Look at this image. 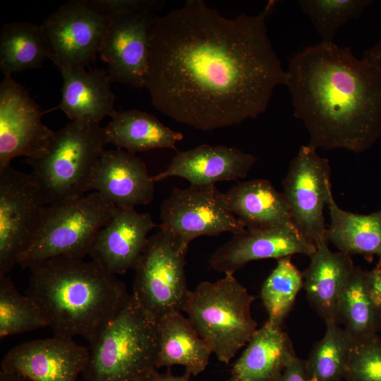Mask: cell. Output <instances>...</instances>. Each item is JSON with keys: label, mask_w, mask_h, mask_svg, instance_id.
I'll return each mask as SVG.
<instances>
[{"label": "cell", "mask_w": 381, "mask_h": 381, "mask_svg": "<svg viewBox=\"0 0 381 381\" xmlns=\"http://www.w3.org/2000/svg\"><path fill=\"white\" fill-rule=\"evenodd\" d=\"M325 322V334L314 344L306 368L311 381H342L353 341L335 320Z\"/></svg>", "instance_id": "obj_29"}, {"label": "cell", "mask_w": 381, "mask_h": 381, "mask_svg": "<svg viewBox=\"0 0 381 381\" xmlns=\"http://www.w3.org/2000/svg\"><path fill=\"white\" fill-rule=\"evenodd\" d=\"M85 381H140L157 370V322L133 294L89 342Z\"/></svg>", "instance_id": "obj_4"}, {"label": "cell", "mask_w": 381, "mask_h": 381, "mask_svg": "<svg viewBox=\"0 0 381 381\" xmlns=\"http://www.w3.org/2000/svg\"><path fill=\"white\" fill-rule=\"evenodd\" d=\"M155 16L152 11L109 16L99 54L108 65L107 71L111 83L145 87L151 27Z\"/></svg>", "instance_id": "obj_14"}, {"label": "cell", "mask_w": 381, "mask_h": 381, "mask_svg": "<svg viewBox=\"0 0 381 381\" xmlns=\"http://www.w3.org/2000/svg\"><path fill=\"white\" fill-rule=\"evenodd\" d=\"M256 158L224 145H200L177 151L166 169L152 176L155 183L171 177L187 180L190 186L215 185L219 181L246 178Z\"/></svg>", "instance_id": "obj_19"}, {"label": "cell", "mask_w": 381, "mask_h": 381, "mask_svg": "<svg viewBox=\"0 0 381 381\" xmlns=\"http://www.w3.org/2000/svg\"><path fill=\"white\" fill-rule=\"evenodd\" d=\"M335 321L343 326L353 342L381 332V315L369 294L365 270L359 266L355 265L340 294Z\"/></svg>", "instance_id": "obj_27"}, {"label": "cell", "mask_w": 381, "mask_h": 381, "mask_svg": "<svg viewBox=\"0 0 381 381\" xmlns=\"http://www.w3.org/2000/svg\"><path fill=\"white\" fill-rule=\"evenodd\" d=\"M25 294L46 315L54 335L89 342L126 306V285L93 260L52 258L29 268Z\"/></svg>", "instance_id": "obj_3"}, {"label": "cell", "mask_w": 381, "mask_h": 381, "mask_svg": "<svg viewBox=\"0 0 381 381\" xmlns=\"http://www.w3.org/2000/svg\"><path fill=\"white\" fill-rule=\"evenodd\" d=\"M303 274L291 257L277 260V265L266 278L260 290V298L270 322L282 326L303 288Z\"/></svg>", "instance_id": "obj_31"}, {"label": "cell", "mask_w": 381, "mask_h": 381, "mask_svg": "<svg viewBox=\"0 0 381 381\" xmlns=\"http://www.w3.org/2000/svg\"><path fill=\"white\" fill-rule=\"evenodd\" d=\"M322 42L332 43L338 30L351 20L359 18L371 0H298Z\"/></svg>", "instance_id": "obj_32"}, {"label": "cell", "mask_w": 381, "mask_h": 381, "mask_svg": "<svg viewBox=\"0 0 381 381\" xmlns=\"http://www.w3.org/2000/svg\"><path fill=\"white\" fill-rule=\"evenodd\" d=\"M274 5L227 18L202 0H188L155 16L145 85L153 106L201 131L264 113L286 80L266 26Z\"/></svg>", "instance_id": "obj_1"}, {"label": "cell", "mask_w": 381, "mask_h": 381, "mask_svg": "<svg viewBox=\"0 0 381 381\" xmlns=\"http://www.w3.org/2000/svg\"><path fill=\"white\" fill-rule=\"evenodd\" d=\"M109 17L91 1L62 4L42 23L49 59L58 68H85L99 53Z\"/></svg>", "instance_id": "obj_11"}, {"label": "cell", "mask_w": 381, "mask_h": 381, "mask_svg": "<svg viewBox=\"0 0 381 381\" xmlns=\"http://www.w3.org/2000/svg\"><path fill=\"white\" fill-rule=\"evenodd\" d=\"M365 282L369 294L381 315V258L371 270H365Z\"/></svg>", "instance_id": "obj_35"}, {"label": "cell", "mask_w": 381, "mask_h": 381, "mask_svg": "<svg viewBox=\"0 0 381 381\" xmlns=\"http://www.w3.org/2000/svg\"><path fill=\"white\" fill-rule=\"evenodd\" d=\"M49 327L44 312L35 301L21 294L11 277L0 275V338Z\"/></svg>", "instance_id": "obj_30"}, {"label": "cell", "mask_w": 381, "mask_h": 381, "mask_svg": "<svg viewBox=\"0 0 381 381\" xmlns=\"http://www.w3.org/2000/svg\"><path fill=\"white\" fill-rule=\"evenodd\" d=\"M88 356V347L54 335L13 346L4 355L1 370L32 381H76Z\"/></svg>", "instance_id": "obj_15"}, {"label": "cell", "mask_w": 381, "mask_h": 381, "mask_svg": "<svg viewBox=\"0 0 381 381\" xmlns=\"http://www.w3.org/2000/svg\"><path fill=\"white\" fill-rule=\"evenodd\" d=\"M63 78L59 108L73 121L98 123L115 111V95L107 71L61 68Z\"/></svg>", "instance_id": "obj_20"}, {"label": "cell", "mask_w": 381, "mask_h": 381, "mask_svg": "<svg viewBox=\"0 0 381 381\" xmlns=\"http://www.w3.org/2000/svg\"><path fill=\"white\" fill-rule=\"evenodd\" d=\"M310 263L302 272L303 288L314 310L325 320H335L340 294L355 267L351 255L332 252L327 241L315 246Z\"/></svg>", "instance_id": "obj_21"}, {"label": "cell", "mask_w": 381, "mask_h": 381, "mask_svg": "<svg viewBox=\"0 0 381 381\" xmlns=\"http://www.w3.org/2000/svg\"><path fill=\"white\" fill-rule=\"evenodd\" d=\"M327 207L330 224L326 230V239L339 251L349 255H363L372 261L381 258V210L369 214L346 211L336 203L333 195Z\"/></svg>", "instance_id": "obj_26"}, {"label": "cell", "mask_w": 381, "mask_h": 381, "mask_svg": "<svg viewBox=\"0 0 381 381\" xmlns=\"http://www.w3.org/2000/svg\"><path fill=\"white\" fill-rule=\"evenodd\" d=\"M315 246L309 243L293 223L248 229L231 238L211 255L209 263L214 270L234 274L251 261L280 259L295 254L310 256Z\"/></svg>", "instance_id": "obj_16"}, {"label": "cell", "mask_w": 381, "mask_h": 381, "mask_svg": "<svg viewBox=\"0 0 381 381\" xmlns=\"http://www.w3.org/2000/svg\"><path fill=\"white\" fill-rule=\"evenodd\" d=\"M228 381H241L236 377H231Z\"/></svg>", "instance_id": "obj_40"}, {"label": "cell", "mask_w": 381, "mask_h": 381, "mask_svg": "<svg viewBox=\"0 0 381 381\" xmlns=\"http://www.w3.org/2000/svg\"><path fill=\"white\" fill-rule=\"evenodd\" d=\"M246 345L231 369L232 377L241 381H274L297 356L282 326L267 320Z\"/></svg>", "instance_id": "obj_22"}, {"label": "cell", "mask_w": 381, "mask_h": 381, "mask_svg": "<svg viewBox=\"0 0 381 381\" xmlns=\"http://www.w3.org/2000/svg\"><path fill=\"white\" fill-rule=\"evenodd\" d=\"M48 205L31 173L0 169V275L18 265L37 231Z\"/></svg>", "instance_id": "obj_9"}, {"label": "cell", "mask_w": 381, "mask_h": 381, "mask_svg": "<svg viewBox=\"0 0 381 381\" xmlns=\"http://www.w3.org/2000/svg\"><path fill=\"white\" fill-rule=\"evenodd\" d=\"M190 377L186 373L182 375H175L170 370L160 373L157 370L140 381H190Z\"/></svg>", "instance_id": "obj_38"}, {"label": "cell", "mask_w": 381, "mask_h": 381, "mask_svg": "<svg viewBox=\"0 0 381 381\" xmlns=\"http://www.w3.org/2000/svg\"><path fill=\"white\" fill-rule=\"evenodd\" d=\"M117 210L97 192L48 205L37 231L19 257L18 265L29 269L56 257L83 259L89 255L98 231Z\"/></svg>", "instance_id": "obj_7"}, {"label": "cell", "mask_w": 381, "mask_h": 381, "mask_svg": "<svg viewBox=\"0 0 381 381\" xmlns=\"http://www.w3.org/2000/svg\"><path fill=\"white\" fill-rule=\"evenodd\" d=\"M224 194L229 210L248 229L292 223L284 194L267 179L238 183Z\"/></svg>", "instance_id": "obj_23"}, {"label": "cell", "mask_w": 381, "mask_h": 381, "mask_svg": "<svg viewBox=\"0 0 381 381\" xmlns=\"http://www.w3.org/2000/svg\"><path fill=\"white\" fill-rule=\"evenodd\" d=\"M188 246L160 229L147 238L133 270L132 294L157 323L183 311L190 291L185 270Z\"/></svg>", "instance_id": "obj_8"}, {"label": "cell", "mask_w": 381, "mask_h": 381, "mask_svg": "<svg viewBox=\"0 0 381 381\" xmlns=\"http://www.w3.org/2000/svg\"><path fill=\"white\" fill-rule=\"evenodd\" d=\"M274 381H311L305 361L296 356L282 370Z\"/></svg>", "instance_id": "obj_36"}, {"label": "cell", "mask_w": 381, "mask_h": 381, "mask_svg": "<svg viewBox=\"0 0 381 381\" xmlns=\"http://www.w3.org/2000/svg\"><path fill=\"white\" fill-rule=\"evenodd\" d=\"M346 381H381V337L353 342L346 365Z\"/></svg>", "instance_id": "obj_33"}, {"label": "cell", "mask_w": 381, "mask_h": 381, "mask_svg": "<svg viewBox=\"0 0 381 381\" xmlns=\"http://www.w3.org/2000/svg\"><path fill=\"white\" fill-rule=\"evenodd\" d=\"M91 3L108 16L140 11H155L162 4L155 0H92Z\"/></svg>", "instance_id": "obj_34"}, {"label": "cell", "mask_w": 381, "mask_h": 381, "mask_svg": "<svg viewBox=\"0 0 381 381\" xmlns=\"http://www.w3.org/2000/svg\"><path fill=\"white\" fill-rule=\"evenodd\" d=\"M160 219L161 229L188 245L200 236L236 234L246 229L215 185L173 189L161 205Z\"/></svg>", "instance_id": "obj_12"}, {"label": "cell", "mask_w": 381, "mask_h": 381, "mask_svg": "<svg viewBox=\"0 0 381 381\" xmlns=\"http://www.w3.org/2000/svg\"><path fill=\"white\" fill-rule=\"evenodd\" d=\"M157 327V368L182 365L190 375L205 370L212 352L187 317L174 313L160 320Z\"/></svg>", "instance_id": "obj_24"}, {"label": "cell", "mask_w": 381, "mask_h": 381, "mask_svg": "<svg viewBox=\"0 0 381 381\" xmlns=\"http://www.w3.org/2000/svg\"><path fill=\"white\" fill-rule=\"evenodd\" d=\"M254 300L234 274H225L190 290L183 311L212 353L227 364L257 330L251 314Z\"/></svg>", "instance_id": "obj_5"}, {"label": "cell", "mask_w": 381, "mask_h": 381, "mask_svg": "<svg viewBox=\"0 0 381 381\" xmlns=\"http://www.w3.org/2000/svg\"><path fill=\"white\" fill-rule=\"evenodd\" d=\"M155 182L145 162L124 150H104L92 173L88 191L99 193L118 208L147 205L155 197Z\"/></svg>", "instance_id": "obj_17"}, {"label": "cell", "mask_w": 381, "mask_h": 381, "mask_svg": "<svg viewBox=\"0 0 381 381\" xmlns=\"http://www.w3.org/2000/svg\"><path fill=\"white\" fill-rule=\"evenodd\" d=\"M49 49L41 25L13 22L0 32V70L4 76L42 66Z\"/></svg>", "instance_id": "obj_28"}, {"label": "cell", "mask_w": 381, "mask_h": 381, "mask_svg": "<svg viewBox=\"0 0 381 381\" xmlns=\"http://www.w3.org/2000/svg\"><path fill=\"white\" fill-rule=\"evenodd\" d=\"M316 150L309 144L301 146L282 181L292 223L315 246L327 241L324 210L332 195L329 160Z\"/></svg>", "instance_id": "obj_10"}, {"label": "cell", "mask_w": 381, "mask_h": 381, "mask_svg": "<svg viewBox=\"0 0 381 381\" xmlns=\"http://www.w3.org/2000/svg\"><path fill=\"white\" fill-rule=\"evenodd\" d=\"M108 144L104 127L71 121L55 131L47 152L26 159L48 205L85 195L93 169Z\"/></svg>", "instance_id": "obj_6"}, {"label": "cell", "mask_w": 381, "mask_h": 381, "mask_svg": "<svg viewBox=\"0 0 381 381\" xmlns=\"http://www.w3.org/2000/svg\"><path fill=\"white\" fill-rule=\"evenodd\" d=\"M285 85L294 116L316 150L361 153L381 135V72L351 47L320 42L289 61Z\"/></svg>", "instance_id": "obj_2"}, {"label": "cell", "mask_w": 381, "mask_h": 381, "mask_svg": "<svg viewBox=\"0 0 381 381\" xmlns=\"http://www.w3.org/2000/svg\"><path fill=\"white\" fill-rule=\"evenodd\" d=\"M157 226L149 213L118 208L95 236L88 255L110 273L125 274L134 270L148 234Z\"/></svg>", "instance_id": "obj_18"}, {"label": "cell", "mask_w": 381, "mask_h": 381, "mask_svg": "<svg viewBox=\"0 0 381 381\" xmlns=\"http://www.w3.org/2000/svg\"><path fill=\"white\" fill-rule=\"evenodd\" d=\"M0 381H32L28 378L22 377L20 375L7 373L5 371H0Z\"/></svg>", "instance_id": "obj_39"}, {"label": "cell", "mask_w": 381, "mask_h": 381, "mask_svg": "<svg viewBox=\"0 0 381 381\" xmlns=\"http://www.w3.org/2000/svg\"><path fill=\"white\" fill-rule=\"evenodd\" d=\"M42 112L12 76L0 83V169L13 159H38L48 150L54 132L42 121Z\"/></svg>", "instance_id": "obj_13"}, {"label": "cell", "mask_w": 381, "mask_h": 381, "mask_svg": "<svg viewBox=\"0 0 381 381\" xmlns=\"http://www.w3.org/2000/svg\"><path fill=\"white\" fill-rule=\"evenodd\" d=\"M104 127L108 144L133 153L154 149H174L183 135L164 126L154 116L136 109L114 111Z\"/></svg>", "instance_id": "obj_25"}, {"label": "cell", "mask_w": 381, "mask_h": 381, "mask_svg": "<svg viewBox=\"0 0 381 381\" xmlns=\"http://www.w3.org/2000/svg\"><path fill=\"white\" fill-rule=\"evenodd\" d=\"M362 59L381 72V37L375 44L364 51Z\"/></svg>", "instance_id": "obj_37"}]
</instances>
